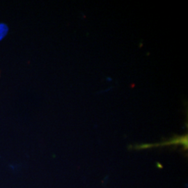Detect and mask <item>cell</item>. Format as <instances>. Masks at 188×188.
<instances>
[{
	"label": "cell",
	"instance_id": "6da1fadb",
	"mask_svg": "<svg viewBox=\"0 0 188 188\" xmlns=\"http://www.w3.org/2000/svg\"><path fill=\"white\" fill-rule=\"evenodd\" d=\"M8 26L4 23H0V42L6 38V36L8 35Z\"/></svg>",
	"mask_w": 188,
	"mask_h": 188
}]
</instances>
